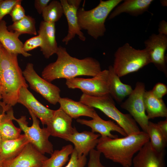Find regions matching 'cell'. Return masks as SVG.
<instances>
[{
  "instance_id": "cell-1",
  "label": "cell",
  "mask_w": 167,
  "mask_h": 167,
  "mask_svg": "<svg viewBox=\"0 0 167 167\" xmlns=\"http://www.w3.org/2000/svg\"><path fill=\"white\" fill-rule=\"evenodd\" d=\"M56 54V61L46 66L41 73L42 77L49 82L80 75L94 77L102 71L100 62L95 58L88 57L79 59L72 57L65 48L60 45Z\"/></svg>"
},
{
  "instance_id": "cell-2",
  "label": "cell",
  "mask_w": 167,
  "mask_h": 167,
  "mask_svg": "<svg viewBox=\"0 0 167 167\" xmlns=\"http://www.w3.org/2000/svg\"><path fill=\"white\" fill-rule=\"evenodd\" d=\"M149 141L148 134L141 131L121 138L101 136L96 147L106 159L123 167H131L134 155Z\"/></svg>"
},
{
  "instance_id": "cell-3",
  "label": "cell",
  "mask_w": 167,
  "mask_h": 167,
  "mask_svg": "<svg viewBox=\"0 0 167 167\" xmlns=\"http://www.w3.org/2000/svg\"><path fill=\"white\" fill-rule=\"evenodd\" d=\"M17 55L8 52L2 45L0 48V83L2 101L1 102L9 107L18 103L20 89L28 87L19 66Z\"/></svg>"
},
{
  "instance_id": "cell-4",
  "label": "cell",
  "mask_w": 167,
  "mask_h": 167,
  "mask_svg": "<svg viewBox=\"0 0 167 167\" xmlns=\"http://www.w3.org/2000/svg\"><path fill=\"white\" fill-rule=\"evenodd\" d=\"M122 1V0H100L95 8L85 10L79 8L77 11L79 26L95 39L103 36L106 31L105 22L111 12Z\"/></svg>"
},
{
  "instance_id": "cell-5",
  "label": "cell",
  "mask_w": 167,
  "mask_h": 167,
  "mask_svg": "<svg viewBox=\"0 0 167 167\" xmlns=\"http://www.w3.org/2000/svg\"><path fill=\"white\" fill-rule=\"evenodd\" d=\"M79 101L101 110L115 121L124 131L127 135L136 134L141 131L137 124L129 113H123L116 107L115 102L109 94L95 96L83 93Z\"/></svg>"
},
{
  "instance_id": "cell-6",
  "label": "cell",
  "mask_w": 167,
  "mask_h": 167,
  "mask_svg": "<svg viewBox=\"0 0 167 167\" xmlns=\"http://www.w3.org/2000/svg\"><path fill=\"white\" fill-rule=\"evenodd\" d=\"M114 56L112 66L119 77L137 71L151 63L148 54L145 49H136L128 43L119 47Z\"/></svg>"
},
{
  "instance_id": "cell-7",
  "label": "cell",
  "mask_w": 167,
  "mask_h": 167,
  "mask_svg": "<svg viewBox=\"0 0 167 167\" xmlns=\"http://www.w3.org/2000/svg\"><path fill=\"white\" fill-rule=\"evenodd\" d=\"M32 120V124L28 126L25 116H22L19 119L15 117L13 120L16 121L30 143L40 153L44 155H51L54 152L53 146L49 139L50 136L46 128H41L40 122L32 112L28 111Z\"/></svg>"
},
{
  "instance_id": "cell-8",
  "label": "cell",
  "mask_w": 167,
  "mask_h": 167,
  "mask_svg": "<svg viewBox=\"0 0 167 167\" xmlns=\"http://www.w3.org/2000/svg\"><path fill=\"white\" fill-rule=\"evenodd\" d=\"M109 72L108 70L101 71L91 78L75 77L66 79V84L70 89H80L83 94L100 96L109 94Z\"/></svg>"
},
{
  "instance_id": "cell-9",
  "label": "cell",
  "mask_w": 167,
  "mask_h": 167,
  "mask_svg": "<svg viewBox=\"0 0 167 167\" xmlns=\"http://www.w3.org/2000/svg\"><path fill=\"white\" fill-rule=\"evenodd\" d=\"M145 91L144 84L137 82L128 98L121 103L120 107L129 113L142 131L147 133L149 120L146 114L143 101Z\"/></svg>"
},
{
  "instance_id": "cell-10",
  "label": "cell",
  "mask_w": 167,
  "mask_h": 167,
  "mask_svg": "<svg viewBox=\"0 0 167 167\" xmlns=\"http://www.w3.org/2000/svg\"><path fill=\"white\" fill-rule=\"evenodd\" d=\"M23 74L32 89L40 94L50 104L55 105L58 102L61 97L60 89L38 75L32 63H28Z\"/></svg>"
},
{
  "instance_id": "cell-11",
  "label": "cell",
  "mask_w": 167,
  "mask_h": 167,
  "mask_svg": "<svg viewBox=\"0 0 167 167\" xmlns=\"http://www.w3.org/2000/svg\"><path fill=\"white\" fill-rule=\"evenodd\" d=\"M145 49L147 51L151 63L160 71L167 76V36L152 34L144 42Z\"/></svg>"
},
{
  "instance_id": "cell-12",
  "label": "cell",
  "mask_w": 167,
  "mask_h": 167,
  "mask_svg": "<svg viewBox=\"0 0 167 167\" xmlns=\"http://www.w3.org/2000/svg\"><path fill=\"white\" fill-rule=\"evenodd\" d=\"M48 158L29 143L15 157L2 161V167H42Z\"/></svg>"
},
{
  "instance_id": "cell-13",
  "label": "cell",
  "mask_w": 167,
  "mask_h": 167,
  "mask_svg": "<svg viewBox=\"0 0 167 167\" xmlns=\"http://www.w3.org/2000/svg\"><path fill=\"white\" fill-rule=\"evenodd\" d=\"M81 0H61L63 14L66 19L68 24V33L62 40V41L67 45L69 42L77 35L80 40H86L84 33L79 25L77 11L81 2Z\"/></svg>"
},
{
  "instance_id": "cell-14",
  "label": "cell",
  "mask_w": 167,
  "mask_h": 167,
  "mask_svg": "<svg viewBox=\"0 0 167 167\" xmlns=\"http://www.w3.org/2000/svg\"><path fill=\"white\" fill-rule=\"evenodd\" d=\"M18 103L25 107L41 120L43 125H46L52 117L54 110L50 109L40 102L26 87L20 89Z\"/></svg>"
},
{
  "instance_id": "cell-15",
  "label": "cell",
  "mask_w": 167,
  "mask_h": 167,
  "mask_svg": "<svg viewBox=\"0 0 167 167\" xmlns=\"http://www.w3.org/2000/svg\"><path fill=\"white\" fill-rule=\"evenodd\" d=\"M72 118L61 108L54 110L53 115L46 124L50 135L65 140L73 133L75 127L72 126Z\"/></svg>"
},
{
  "instance_id": "cell-16",
  "label": "cell",
  "mask_w": 167,
  "mask_h": 167,
  "mask_svg": "<svg viewBox=\"0 0 167 167\" xmlns=\"http://www.w3.org/2000/svg\"><path fill=\"white\" fill-rule=\"evenodd\" d=\"M165 151L158 152L149 141L146 143L134 156L133 167H166Z\"/></svg>"
},
{
  "instance_id": "cell-17",
  "label": "cell",
  "mask_w": 167,
  "mask_h": 167,
  "mask_svg": "<svg viewBox=\"0 0 167 167\" xmlns=\"http://www.w3.org/2000/svg\"><path fill=\"white\" fill-rule=\"evenodd\" d=\"M76 121L81 124L90 127L92 132L99 133L101 137H107L113 139L118 138V135L111 134L112 131L117 132L124 137L127 135L124 131L117 124L110 120L103 119L96 112L91 120L78 118Z\"/></svg>"
},
{
  "instance_id": "cell-18",
  "label": "cell",
  "mask_w": 167,
  "mask_h": 167,
  "mask_svg": "<svg viewBox=\"0 0 167 167\" xmlns=\"http://www.w3.org/2000/svg\"><path fill=\"white\" fill-rule=\"evenodd\" d=\"M100 135L92 132L84 131L79 132L75 128L71 135L66 139L74 145V148L79 155L87 156L96 147Z\"/></svg>"
},
{
  "instance_id": "cell-19",
  "label": "cell",
  "mask_w": 167,
  "mask_h": 167,
  "mask_svg": "<svg viewBox=\"0 0 167 167\" xmlns=\"http://www.w3.org/2000/svg\"><path fill=\"white\" fill-rule=\"evenodd\" d=\"M20 35L17 32L9 31L5 20L0 21V42L2 46L10 53L29 57L31 54L23 49L24 44L19 39Z\"/></svg>"
},
{
  "instance_id": "cell-20",
  "label": "cell",
  "mask_w": 167,
  "mask_h": 167,
  "mask_svg": "<svg viewBox=\"0 0 167 167\" xmlns=\"http://www.w3.org/2000/svg\"><path fill=\"white\" fill-rule=\"evenodd\" d=\"M38 32L42 39L41 50L45 58L56 54L58 46L56 40L55 23L42 21Z\"/></svg>"
},
{
  "instance_id": "cell-21",
  "label": "cell",
  "mask_w": 167,
  "mask_h": 167,
  "mask_svg": "<svg viewBox=\"0 0 167 167\" xmlns=\"http://www.w3.org/2000/svg\"><path fill=\"white\" fill-rule=\"evenodd\" d=\"M152 0H125L118 4L109 16L108 19H112L123 13L137 16L148 11Z\"/></svg>"
},
{
  "instance_id": "cell-22",
  "label": "cell",
  "mask_w": 167,
  "mask_h": 167,
  "mask_svg": "<svg viewBox=\"0 0 167 167\" xmlns=\"http://www.w3.org/2000/svg\"><path fill=\"white\" fill-rule=\"evenodd\" d=\"M58 103L60 108L72 119H78L82 116L92 118L96 112L94 108L67 97H60Z\"/></svg>"
},
{
  "instance_id": "cell-23",
  "label": "cell",
  "mask_w": 167,
  "mask_h": 167,
  "mask_svg": "<svg viewBox=\"0 0 167 167\" xmlns=\"http://www.w3.org/2000/svg\"><path fill=\"white\" fill-rule=\"evenodd\" d=\"M29 142L24 135L10 140H1L0 144V161L12 159L18 155Z\"/></svg>"
},
{
  "instance_id": "cell-24",
  "label": "cell",
  "mask_w": 167,
  "mask_h": 167,
  "mask_svg": "<svg viewBox=\"0 0 167 167\" xmlns=\"http://www.w3.org/2000/svg\"><path fill=\"white\" fill-rule=\"evenodd\" d=\"M143 101L146 113L149 120L157 117H167V108L162 99L156 97L151 90L145 91Z\"/></svg>"
},
{
  "instance_id": "cell-25",
  "label": "cell",
  "mask_w": 167,
  "mask_h": 167,
  "mask_svg": "<svg viewBox=\"0 0 167 167\" xmlns=\"http://www.w3.org/2000/svg\"><path fill=\"white\" fill-rule=\"evenodd\" d=\"M0 121V135L1 140L17 139L21 135L20 128L16 127L13 123L15 117L12 107L6 111L2 110Z\"/></svg>"
},
{
  "instance_id": "cell-26",
  "label": "cell",
  "mask_w": 167,
  "mask_h": 167,
  "mask_svg": "<svg viewBox=\"0 0 167 167\" xmlns=\"http://www.w3.org/2000/svg\"><path fill=\"white\" fill-rule=\"evenodd\" d=\"M108 70L110 77L109 94L118 103H121L126 96L131 93L133 89L131 85L121 82L120 77L115 73L112 66H109Z\"/></svg>"
},
{
  "instance_id": "cell-27",
  "label": "cell",
  "mask_w": 167,
  "mask_h": 167,
  "mask_svg": "<svg viewBox=\"0 0 167 167\" xmlns=\"http://www.w3.org/2000/svg\"><path fill=\"white\" fill-rule=\"evenodd\" d=\"M74 148L70 144L62 147L60 150H55L44 162L42 167H63L68 161L69 156Z\"/></svg>"
},
{
  "instance_id": "cell-28",
  "label": "cell",
  "mask_w": 167,
  "mask_h": 167,
  "mask_svg": "<svg viewBox=\"0 0 167 167\" xmlns=\"http://www.w3.org/2000/svg\"><path fill=\"white\" fill-rule=\"evenodd\" d=\"M147 133L149 138V142L153 148L158 152L165 150L167 138L161 132L156 123L149 121Z\"/></svg>"
},
{
  "instance_id": "cell-29",
  "label": "cell",
  "mask_w": 167,
  "mask_h": 167,
  "mask_svg": "<svg viewBox=\"0 0 167 167\" xmlns=\"http://www.w3.org/2000/svg\"><path fill=\"white\" fill-rule=\"evenodd\" d=\"M34 18L29 15H26L21 20L8 26V30L12 32H17L21 35L27 34L36 35L37 34Z\"/></svg>"
},
{
  "instance_id": "cell-30",
  "label": "cell",
  "mask_w": 167,
  "mask_h": 167,
  "mask_svg": "<svg viewBox=\"0 0 167 167\" xmlns=\"http://www.w3.org/2000/svg\"><path fill=\"white\" fill-rule=\"evenodd\" d=\"M63 14V8L60 1H50L42 13L43 21L54 23L58 21Z\"/></svg>"
},
{
  "instance_id": "cell-31",
  "label": "cell",
  "mask_w": 167,
  "mask_h": 167,
  "mask_svg": "<svg viewBox=\"0 0 167 167\" xmlns=\"http://www.w3.org/2000/svg\"><path fill=\"white\" fill-rule=\"evenodd\" d=\"M87 161L86 156L79 155L74 148L68 163L64 167H84Z\"/></svg>"
},
{
  "instance_id": "cell-32",
  "label": "cell",
  "mask_w": 167,
  "mask_h": 167,
  "mask_svg": "<svg viewBox=\"0 0 167 167\" xmlns=\"http://www.w3.org/2000/svg\"><path fill=\"white\" fill-rule=\"evenodd\" d=\"M20 0H1L0 2V21L6 15L10 14L15 5Z\"/></svg>"
},
{
  "instance_id": "cell-33",
  "label": "cell",
  "mask_w": 167,
  "mask_h": 167,
  "mask_svg": "<svg viewBox=\"0 0 167 167\" xmlns=\"http://www.w3.org/2000/svg\"><path fill=\"white\" fill-rule=\"evenodd\" d=\"M42 44V39L41 36L38 35L32 37L27 41L23 45V49L27 52L37 47L40 48Z\"/></svg>"
},
{
  "instance_id": "cell-34",
  "label": "cell",
  "mask_w": 167,
  "mask_h": 167,
  "mask_svg": "<svg viewBox=\"0 0 167 167\" xmlns=\"http://www.w3.org/2000/svg\"><path fill=\"white\" fill-rule=\"evenodd\" d=\"M101 154L100 151L95 149L91 150L89 153L88 167H107L103 165L101 161Z\"/></svg>"
},
{
  "instance_id": "cell-35",
  "label": "cell",
  "mask_w": 167,
  "mask_h": 167,
  "mask_svg": "<svg viewBox=\"0 0 167 167\" xmlns=\"http://www.w3.org/2000/svg\"><path fill=\"white\" fill-rule=\"evenodd\" d=\"M22 1L20 0L15 5L9 14L13 22L21 20L26 16L24 9L21 5Z\"/></svg>"
},
{
  "instance_id": "cell-36",
  "label": "cell",
  "mask_w": 167,
  "mask_h": 167,
  "mask_svg": "<svg viewBox=\"0 0 167 167\" xmlns=\"http://www.w3.org/2000/svg\"><path fill=\"white\" fill-rule=\"evenodd\" d=\"M151 91L156 97L159 99H162L167 93V87L163 83H158L154 85Z\"/></svg>"
},
{
  "instance_id": "cell-37",
  "label": "cell",
  "mask_w": 167,
  "mask_h": 167,
  "mask_svg": "<svg viewBox=\"0 0 167 167\" xmlns=\"http://www.w3.org/2000/svg\"><path fill=\"white\" fill-rule=\"evenodd\" d=\"M50 1V0H35L34 6L39 14H42V11Z\"/></svg>"
},
{
  "instance_id": "cell-38",
  "label": "cell",
  "mask_w": 167,
  "mask_h": 167,
  "mask_svg": "<svg viewBox=\"0 0 167 167\" xmlns=\"http://www.w3.org/2000/svg\"><path fill=\"white\" fill-rule=\"evenodd\" d=\"M160 130L164 135L167 138V118L160 121L157 123Z\"/></svg>"
},
{
  "instance_id": "cell-39",
  "label": "cell",
  "mask_w": 167,
  "mask_h": 167,
  "mask_svg": "<svg viewBox=\"0 0 167 167\" xmlns=\"http://www.w3.org/2000/svg\"><path fill=\"white\" fill-rule=\"evenodd\" d=\"M158 31L159 33L167 36V22L164 20H162L159 23Z\"/></svg>"
},
{
  "instance_id": "cell-40",
  "label": "cell",
  "mask_w": 167,
  "mask_h": 167,
  "mask_svg": "<svg viewBox=\"0 0 167 167\" xmlns=\"http://www.w3.org/2000/svg\"><path fill=\"white\" fill-rule=\"evenodd\" d=\"M160 2L161 5L163 6H167V0H161Z\"/></svg>"
},
{
  "instance_id": "cell-41",
  "label": "cell",
  "mask_w": 167,
  "mask_h": 167,
  "mask_svg": "<svg viewBox=\"0 0 167 167\" xmlns=\"http://www.w3.org/2000/svg\"><path fill=\"white\" fill-rule=\"evenodd\" d=\"M2 99L1 88L0 83V100Z\"/></svg>"
},
{
  "instance_id": "cell-42",
  "label": "cell",
  "mask_w": 167,
  "mask_h": 167,
  "mask_svg": "<svg viewBox=\"0 0 167 167\" xmlns=\"http://www.w3.org/2000/svg\"><path fill=\"white\" fill-rule=\"evenodd\" d=\"M1 116H2V114H0V119L1 118ZM1 141V138L0 135V144Z\"/></svg>"
},
{
  "instance_id": "cell-43",
  "label": "cell",
  "mask_w": 167,
  "mask_h": 167,
  "mask_svg": "<svg viewBox=\"0 0 167 167\" xmlns=\"http://www.w3.org/2000/svg\"><path fill=\"white\" fill-rule=\"evenodd\" d=\"M2 162L0 161V167H2Z\"/></svg>"
},
{
  "instance_id": "cell-44",
  "label": "cell",
  "mask_w": 167,
  "mask_h": 167,
  "mask_svg": "<svg viewBox=\"0 0 167 167\" xmlns=\"http://www.w3.org/2000/svg\"><path fill=\"white\" fill-rule=\"evenodd\" d=\"M2 46V44H1V43L0 42V48Z\"/></svg>"
},
{
  "instance_id": "cell-45",
  "label": "cell",
  "mask_w": 167,
  "mask_h": 167,
  "mask_svg": "<svg viewBox=\"0 0 167 167\" xmlns=\"http://www.w3.org/2000/svg\"><path fill=\"white\" fill-rule=\"evenodd\" d=\"M1 0H0V2H1Z\"/></svg>"
}]
</instances>
